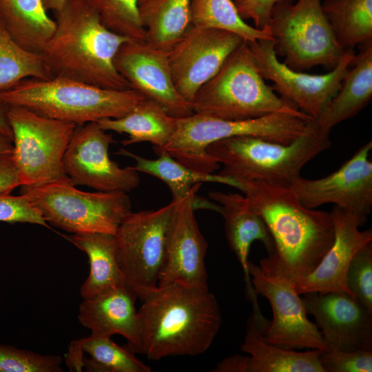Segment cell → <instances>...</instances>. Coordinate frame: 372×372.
<instances>
[{
    "label": "cell",
    "instance_id": "ba28073f",
    "mask_svg": "<svg viewBox=\"0 0 372 372\" xmlns=\"http://www.w3.org/2000/svg\"><path fill=\"white\" fill-rule=\"evenodd\" d=\"M21 194L47 223L72 234H116L121 223L132 212L127 193L83 192L70 178L38 187L21 186Z\"/></svg>",
    "mask_w": 372,
    "mask_h": 372
},
{
    "label": "cell",
    "instance_id": "8d00e7d4",
    "mask_svg": "<svg viewBox=\"0 0 372 372\" xmlns=\"http://www.w3.org/2000/svg\"><path fill=\"white\" fill-rule=\"evenodd\" d=\"M324 372H371L372 350L322 351L319 357Z\"/></svg>",
    "mask_w": 372,
    "mask_h": 372
},
{
    "label": "cell",
    "instance_id": "6da1fadb",
    "mask_svg": "<svg viewBox=\"0 0 372 372\" xmlns=\"http://www.w3.org/2000/svg\"><path fill=\"white\" fill-rule=\"evenodd\" d=\"M141 300V353L149 360L202 354L221 327L220 305L209 287H158Z\"/></svg>",
    "mask_w": 372,
    "mask_h": 372
},
{
    "label": "cell",
    "instance_id": "4316f807",
    "mask_svg": "<svg viewBox=\"0 0 372 372\" xmlns=\"http://www.w3.org/2000/svg\"><path fill=\"white\" fill-rule=\"evenodd\" d=\"M0 16L20 47L43 54L56 30L43 0H0Z\"/></svg>",
    "mask_w": 372,
    "mask_h": 372
},
{
    "label": "cell",
    "instance_id": "74e56055",
    "mask_svg": "<svg viewBox=\"0 0 372 372\" xmlns=\"http://www.w3.org/2000/svg\"><path fill=\"white\" fill-rule=\"evenodd\" d=\"M0 222L27 223L49 227L39 211L22 194L0 196Z\"/></svg>",
    "mask_w": 372,
    "mask_h": 372
},
{
    "label": "cell",
    "instance_id": "ee69618b",
    "mask_svg": "<svg viewBox=\"0 0 372 372\" xmlns=\"http://www.w3.org/2000/svg\"><path fill=\"white\" fill-rule=\"evenodd\" d=\"M43 2L48 11L52 10L56 14L63 8L65 0H43Z\"/></svg>",
    "mask_w": 372,
    "mask_h": 372
},
{
    "label": "cell",
    "instance_id": "4fadbf2b",
    "mask_svg": "<svg viewBox=\"0 0 372 372\" xmlns=\"http://www.w3.org/2000/svg\"><path fill=\"white\" fill-rule=\"evenodd\" d=\"M255 65L274 91L313 120L317 119L338 91L355 53L347 50L337 66L324 74L296 71L279 61L273 39L247 42Z\"/></svg>",
    "mask_w": 372,
    "mask_h": 372
},
{
    "label": "cell",
    "instance_id": "f35d334b",
    "mask_svg": "<svg viewBox=\"0 0 372 372\" xmlns=\"http://www.w3.org/2000/svg\"><path fill=\"white\" fill-rule=\"evenodd\" d=\"M232 1L239 15L244 21L251 19L256 28L268 30L269 22L274 6L278 3L291 1L292 0Z\"/></svg>",
    "mask_w": 372,
    "mask_h": 372
},
{
    "label": "cell",
    "instance_id": "cb8c5ba5",
    "mask_svg": "<svg viewBox=\"0 0 372 372\" xmlns=\"http://www.w3.org/2000/svg\"><path fill=\"white\" fill-rule=\"evenodd\" d=\"M268 322L259 323L251 316L247 320L240 349L249 354L248 372H324L319 360L322 351L298 352L266 342L262 331Z\"/></svg>",
    "mask_w": 372,
    "mask_h": 372
},
{
    "label": "cell",
    "instance_id": "60d3db41",
    "mask_svg": "<svg viewBox=\"0 0 372 372\" xmlns=\"http://www.w3.org/2000/svg\"><path fill=\"white\" fill-rule=\"evenodd\" d=\"M249 356L239 354L226 358L220 361L214 372H248Z\"/></svg>",
    "mask_w": 372,
    "mask_h": 372
},
{
    "label": "cell",
    "instance_id": "d590c367",
    "mask_svg": "<svg viewBox=\"0 0 372 372\" xmlns=\"http://www.w3.org/2000/svg\"><path fill=\"white\" fill-rule=\"evenodd\" d=\"M346 282L358 301L372 312V241L353 256L347 269Z\"/></svg>",
    "mask_w": 372,
    "mask_h": 372
},
{
    "label": "cell",
    "instance_id": "484cf974",
    "mask_svg": "<svg viewBox=\"0 0 372 372\" xmlns=\"http://www.w3.org/2000/svg\"><path fill=\"white\" fill-rule=\"evenodd\" d=\"M176 118L160 104L145 97L125 116L105 118L96 123L105 131L127 134L128 138L121 142L123 145L149 142L154 145L155 150H159L166 145L174 133Z\"/></svg>",
    "mask_w": 372,
    "mask_h": 372
},
{
    "label": "cell",
    "instance_id": "5bb4252c",
    "mask_svg": "<svg viewBox=\"0 0 372 372\" xmlns=\"http://www.w3.org/2000/svg\"><path fill=\"white\" fill-rule=\"evenodd\" d=\"M115 143L96 122L76 125L63 158V168L72 185L101 192H130L140 178L132 166L121 167L109 156Z\"/></svg>",
    "mask_w": 372,
    "mask_h": 372
},
{
    "label": "cell",
    "instance_id": "b9f144b4",
    "mask_svg": "<svg viewBox=\"0 0 372 372\" xmlns=\"http://www.w3.org/2000/svg\"><path fill=\"white\" fill-rule=\"evenodd\" d=\"M8 105L0 101V132L13 139L12 132L7 116Z\"/></svg>",
    "mask_w": 372,
    "mask_h": 372
},
{
    "label": "cell",
    "instance_id": "5b68a950",
    "mask_svg": "<svg viewBox=\"0 0 372 372\" xmlns=\"http://www.w3.org/2000/svg\"><path fill=\"white\" fill-rule=\"evenodd\" d=\"M144 98L132 89H105L60 77L27 78L0 92V101L7 105L76 125L121 118Z\"/></svg>",
    "mask_w": 372,
    "mask_h": 372
},
{
    "label": "cell",
    "instance_id": "2e32d148",
    "mask_svg": "<svg viewBox=\"0 0 372 372\" xmlns=\"http://www.w3.org/2000/svg\"><path fill=\"white\" fill-rule=\"evenodd\" d=\"M371 149L369 141L334 172L318 179L300 176L290 187L307 207L332 203L367 221L372 209Z\"/></svg>",
    "mask_w": 372,
    "mask_h": 372
},
{
    "label": "cell",
    "instance_id": "836d02e7",
    "mask_svg": "<svg viewBox=\"0 0 372 372\" xmlns=\"http://www.w3.org/2000/svg\"><path fill=\"white\" fill-rule=\"evenodd\" d=\"M110 31L131 40H146L138 0H86Z\"/></svg>",
    "mask_w": 372,
    "mask_h": 372
},
{
    "label": "cell",
    "instance_id": "8fae6325",
    "mask_svg": "<svg viewBox=\"0 0 372 372\" xmlns=\"http://www.w3.org/2000/svg\"><path fill=\"white\" fill-rule=\"evenodd\" d=\"M174 205L172 200L156 210L132 211L115 234L119 267L141 300L158 287Z\"/></svg>",
    "mask_w": 372,
    "mask_h": 372
},
{
    "label": "cell",
    "instance_id": "e575fe53",
    "mask_svg": "<svg viewBox=\"0 0 372 372\" xmlns=\"http://www.w3.org/2000/svg\"><path fill=\"white\" fill-rule=\"evenodd\" d=\"M61 362L59 355L0 344V372H61Z\"/></svg>",
    "mask_w": 372,
    "mask_h": 372
},
{
    "label": "cell",
    "instance_id": "3957f363",
    "mask_svg": "<svg viewBox=\"0 0 372 372\" xmlns=\"http://www.w3.org/2000/svg\"><path fill=\"white\" fill-rule=\"evenodd\" d=\"M56 16V30L43 53L52 77L105 89H130L114 59L131 39L107 29L86 0H65Z\"/></svg>",
    "mask_w": 372,
    "mask_h": 372
},
{
    "label": "cell",
    "instance_id": "f546056e",
    "mask_svg": "<svg viewBox=\"0 0 372 372\" xmlns=\"http://www.w3.org/2000/svg\"><path fill=\"white\" fill-rule=\"evenodd\" d=\"M192 0H148L138 6L146 41L168 52L191 23Z\"/></svg>",
    "mask_w": 372,
    "mask_h": 372
},
{
    "label": "cell",
    "instance_id": "f6af8a7d",
    "mask_svg": "<svg viewBox=\"0 0 372 372\" xmlns=\"http://www.w3.org/2000/svg\"><path fill=\"white\" fill-rule=\"evenodd\" d=\"M147 1H148V0H138V6H141V4L144 3Z\"/></svg>",
    "mask_w": 372,
    "mask_h": 372
},
{
    "label": "cell",
    "instance_id": "52a82bcc",
    "mask_svg": "<svg viewBox=\"0 0 372 372\" xmlns=\"http://www.w3.org/2000/svg\"><path fill=\"white\" fill-rule=\"evenodd\" d=\"M311 122L312 119L282 112L246 120H225L194 113L176 118L174 133L159 150L189 168L212 174L220 165L206 152L210 144L242 136L288 144L305 134Z\"/></svg>",
    "mask_w": 372,
    "mask_h": 372
},
{
    "label": "cell",
    "instance_id": "d6986e66",
    "mask_svg": "<svg viewBox=\"0 0 372 372\" xmlns=\"http://www.w3.org/2000/svg\"><path fill=\"white\" fill-rule=\"evenodd\" d=\"M302 299L329 350H372V312L355 297L344 291L308 292Z\"/></svg>",
    "mask_w": 372,
    "mask_h": 372
},
{
    "label": "cell",
    "instance_id": "ab89813d",
    "mask_svg": "<svg viewBox=\"0 0 372 372\" xmlns=\"http://www.w3.org/2000/svg\"><path fill=\"white\" fill-rule=\"evenodd\" d=\"M21 186L12 154H0V196L9 194Z\"/></svg>",
    "mask_w": 372,
    "mask_h": 372
},
{
    "label": "cell",
    "instance_id": "e0dca14e",
    "mask_svg": "<svg viewBox=\"0 0 372 372\" xmlns=\"http://www.w3.org/2000/svg\"><path fill=\"white\" fill-rule=\"evenodd\" d=\"M200 185H195L183 198L174 201L158 287L172 284L208 287L205 262L207 243L194 214L195 194Z\"/></svg>",
    "mask_w": 372,
    "mask_h": 372
},
{
    "label": "cell",
    "instance_id": "30bf717a",
    "mask_svg": "<svg viewBox=\"0 0 372 372\" xmlns=\"http://www.w3.org/2000/svg\"><path fill=\"white\" fill-rule=\"evenodd\" d=\"M7 116L21 186L38 187L69 178L63 158L76 125L17 105H8Z\"/></svg>",
    "mask_w": 372,
    "mask_h": 372
},
{
    "label": "cell",
    "instance_id": "d4e9b609",
    "mask_svg": "<svg viewBox=\"0 0 372 372\" xmlns=\"http://www.w3.org/2000/svg\"><path fill=\"white\" fill-rule=\"evenodd\" d=\"M67 239L88 257L90 272L80 288L83 299L125 283L117 261V240L107 233L73 234Z\"/></svg>",
    "mask_w": 372,
    "mask_h": 372
},
{
    "label": "cell",
    "instance_id": "1f68e13d",
    "mask_svg": "<svg viewBox=\"0 0 372 372\" xmlns=\"http://www.w3.org/2000/svg\"><path fill=\"white\" fill-rule=\"evenodd\" d=\"M27 78L50 79L52 76L43 54L20 47L0 16V92L13 87Z\"/></svg>",
    "mask_w": 372,
    "mask_h": 372
},
{
    "label": "cell",
    "instance_id": "603a6c76",
    "mask_svg": "<svg viewBox=\"0 0 372 372\" xmlns=\"http://www.w3.org/2000/svg\"><path fill=\"white\" fill-rule=\"evenodd\" d=\"M360 52L347 70L340 87L319 117L321 130L332 128L362 110L372 97V41L360 45Z\"/></svg>",
    "mask_w": 372,
    "mask_h": 372
},
{
    "label": "cell",
    "instance_id": "83f0119b",
    "mask_svg": "<svg viewBox=\"0 0 372 372\" xmlns=\"http://www.w3.org/2000/svg\"><path fill=\"white\" fill-rule=\"evenodd\" d=\"M70 371L91 372H150L130 349L118 346L111 338L90 335L72 342L65 356Z\"/></svg>",
    "mask_w": 372,
    "mask_h": 372
},
{
    "label": "cell",
    "instance_id": "8992f818",
    "mask_svg": "<svg viewBox=\"0 0 372 372\" xmlns=\"http://www.w3.org/2000/svg\"><path fill=\"white\" fill-rule=\"evenodd\" d=\"M191 103L194 114L225 120L251 119L279 112L312 119L265 82L246 41L198 90Z\"/></svg>",
    "mask_w": 372,
    "mask_h": 372
},
{
    "label": "cell",
    "instance_id": "7402d4cb",
    "mask_svg": "<svg viewBox=\"0 0 372 372\" xmlns=\"http://www.w3.org/2000/svg\"><path fill=\"white\" fill-rule=\"evenodd\" d=\"M208 195L220 207L228 244L245 273L248 300H254L257 298L256 293L247 269L250 247L254 241L258 240L270 256L274 250L273 238L265 222L246 195L216 190L209 192Z\"/></svg>",
    "mask_w": 372,
    "mask_h": 372
},
{
    "label": "cell",
    "instance_id": "f1b7e54d",
    "mask_svg": "<svg viewBox=\"0 0 372 372\" xmlns=\"http://www.w3.org/2000/svg\"><path fill=\"white\" fill-rule=\"evenodd\" d=\"M158 157L148 159L121 148L116 154L130 157L135 161L133 167L156 177L164 182L172 193V200L183 198L192 187L198 183H217L225 184L239 189L238 183L220 174H213L196 171L182 164L163 150H156Z\"/></svg>",
    "mask_w": 372,
    "mask_h": 372
},
{
    "label": "cell",
    "instance_id": "7a4b0ae2",
    "mask_svg": "<svg viewBox=\"0 0 372 372\" xmlns=\"http://www.w3.org/2000/svg\"><path fill=\"white\" fill-rule=\"evenodd\" d=\"M238 184L273 238L269 260L293 282L313 271L334 240L331 213L305 207L291 187L261 181Z\"/></svg>",
    "mask_w": 372,
    "mask_h": 372
},
{
    "label": "cell",
    "instance_id": "4dcf8cb0",
    "mask_svg": "<svg viewBox=\"0 0 372 372\" xmlns=\"http://www.w3.org/2000/svg\"><path fill=\"white\" fill-rule=\"evenodd\" d=\"M322 8L345 50L372 41V0H324Z\"/></svg>",
    "mask_w": 372,
    "mask_h": 372
},
{
    "label": "cell",
    "instance_id": "9a60e30c",
    "mask_svg": "<svg viewBox=\"0 0 372 372\" xmlns=\"http://www.w3.org/2000/svg\"><path fill=\"white\" fill-rule=\"evenodd\" d=\"M243 41L227 30L192 25L167 52L178 92L191 103L198 90Z\"/></svg>",
    "mask_w": 372,
    "mask_h": 372
},
{
    "label": "cell",
    "instance_id": "d6a6232c",
    "mask_svg": "<svg viewBox=\"0 0 372 372\" xmlns=\"http://www.w3.org/2000/svg\"><path fill=\"white\" fill-rule=\"evenodd\" d=\"M190 15L193 25L227 30L246 42L273 39L268 30L247 24L239 15L232 0H192Z\"/></svg>",
    "mask_w": 372,
    "mask_h": 372
},
{
    "label": "cell",
    "instance_id": "ffe728a7",
    "mask_svg": "<svg viewBox=\"0 0 372 372\" xmlns=\"http://www.w3.org/2000/svg\"><path fill=\"white\" fill-rule=\"evenodd\" d=\"M330 213L334 225L333 242L314 271L293 282L300 295L344 291L353 296L346 282L347 269L355 254L372 241V230L360 231L366 221L343 208L334 205Z\"/></svg>",
    "mask_w": 372,
    "mask_h": 372
},
{
    "label": "cell",
    "instance_id": "7bdbcfd3",
    "mask_svg": "<svg viewBox=\"0 0 372 372\" xmlns=\"http://www.w3.org/2000/svg\"><path fill=\"white\" fill-rule=\"evenodd\" d=\"M12 140L0 132V154H12Z\"/></svg>",
    "mask_w": 372,
    "mask_h": 372
},
{
    "label": "cell",
    "instance_id": "9c48e42d",
    "mask_svg": "<svg viewBox=\"0 0 372 372\" xmlns=\"http://www.w3.org/2000/svg\"><path fill=\"white\" fill-rule=\"evenodd\" d=\"M267 30L276 55L289 68L302 72L322 65L334 69L345 50L337 41L322 10L321 0L276 4Z\"/></svg>",
    "mask_w": 372,
    "mask_h": 372
},
{
    "label": "cell",
    "instance_id": "44dd1931",
    "mask_svg": "<svg viewBox=\"0 0 372 372\" xmlns=\"http://www.w3.org/2000/svg\"><path fill=\"white\" fill-rule=\"evenodd\" d=\"M138 296L127 284L103 291L79 304L78 318L92 335L120 334L133 353H141L140 326L135 302Z\"/></svg>",
    "mask_w": 372,
    "mask_h": 372
},
{
    "label": "cell",
    "instance_id": "ac0fdd59",
    "mask_svg": "<svg viewBox=\"0 0 372 372\" xmlns=\"http://www.w3.org/2000/svg\"><path fill=\"white\" fill-rule=\"evenodd\" d=\"M168 52L146 40H130L117 51L114 63L132 89L160 104L171 116L182 118L194 114L174 83Z\"/></svg>",
    "mask_w": 372,
    "mask_h": 372
},
{
    "label": "cell",
    "instance_id": "7c38bea8",
    "mask_svg": "<svg viewBox=\"0 0 372 372\" xmlns=\"http://www.w3.org/2000/svg\"><path fill=\"white\" fill-rule=\"evenodd\" d=\"M247 269L255 292L267 298L272 308V321L262 331L266 342L287 349L329 350L316 324L307 318L293 282L279 267L265 258L260 265L249 260Z\"/></svg>",
    "mask_w": 372,
    "mask_h": 372
},
{
    "label": "cell",
    "instance_id": "277c9868",
    "mask_svg": "<svg viewBox=\"0 0 372 372\" xmlns=\"http://www.w3.org/2000/svg\"><path fill=\"white\" fill-rule=\"evenodd\" d=\"M329 134L313 120L305 134L288 144L235 136L210 144L206 152L223 165L221 176L290 187L309 161L331 146Z\"/></svg>",
    "mask_w": 372,
    "mask_h": 372
}]
</instances>
